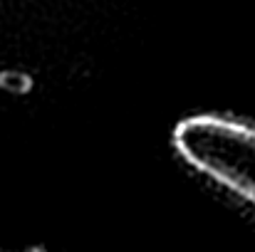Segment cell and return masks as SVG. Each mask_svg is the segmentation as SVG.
I'll return each instance as SVG.
<instances>
[{"instance_id":"1","label":"cell","mask_w":255,"mask_h":252,"mask_svg":"<svg viewBox=\"0 0 255 252\" xmlns=\"http://www.w3.org/2000/svg\"><path fill=\"white\" fill-rule=\"evenodd\" d=\"M181 156L255 203V129L221 116H191L173 131Z\"/></svg>"}]
</instances>
